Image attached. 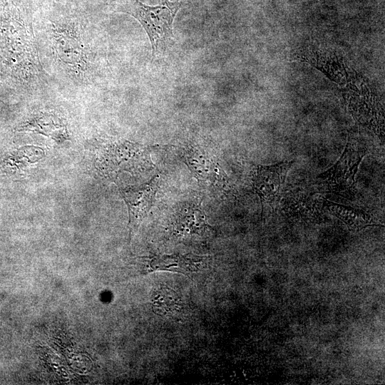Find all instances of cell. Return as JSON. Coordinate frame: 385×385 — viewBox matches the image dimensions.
<instances>
[{"instance_id": "cell-1", "label": "cell", "mask_w": 385, "mask_h": 385, "mask_svg": "<svg viewBox=\"0 0 385 385\" xmlns=\"http://www.w3.org/2000/svg\"><path fill=\"white\" fill-rule=\"evenodd\" d=\"M181 4L179 1L164 0L158 6H148L139 0H130L118 9L137 19L150 38L153 56L165 51L171 42L173 24Z\"/></svg>"}, {"instance_id": "cell-2", "label": "cell", "mask_w": 385, "mask_h": 385, "mask_svg": "<svg viewBox=\"0 0 385 385\" xmlns=\"http://www.w3.org/2000/svg\"><path fill=\"white\" fill-rule=\"evenodd\" d=\"M366 152V148L363 143L349 136L338 160L317 177L319 184L337 194L352 192L359 164Z\"/></svg>"}, {"instance_id": "cell-3", "label": "cell", "mask_w": 385, "mask_h": 385, "mask_svg": "<svg viewBox=\"0 0 385 385\" xmlns=\"http://www.w3.org/2000/svg\"><path fill=\"white\" fill-rule=\"evenodd\" d=\"M292 161H283L270 165H257L253 170V188L262 205L274 208Z\"/></svg>"}, {"instance_id": "cell-4", "label": "cell", "mask_w": 385, "mask_h": 385, "mask_svg": "<svg viewBox=\"0 0 385 385\" xmlns=\"http://www.w3.org/2000/svg\"><path fill=\"white\" fill-rule=\"evenodd\" d=\"M186 163L197 180L209 186L225 189L228 180L220 165L207 154L190 148L185 153Z\"/></svg>"}, {"instance_id": "cell-5", "label": "cell", "mask_w": 385, "mask_h": 385, "mask_svg": "<svg viewBox=\"0 0 385 385\" xmlns=\"http://www.w3.org/2000/svg\"><path fill=\"white\" fill-rule=\"evenodd\" d=\"M173 227L174 233L178 236H203L211 231V226L198 202H190L180 206L174 214Z\"/></svg>"}, {"instance_id": "cell-6", "label": "cell", "mask_w": 385, "mask_h": 385, "mask_svg": "<svg viewBox=\"0 0 385 385\" xmlns=\"http://www.w3.org/2000/svg\"><path fill=\"white\" fill-rule=\"evenodd\" d=\"M157 190V181L122 191L128 207L131 229L137 227L153 206Z\"/></svg>"}, {"instance_id": "cell-7", "label": "cell", "mask_w": 385, "mask_h": 385, "mask_svg": "<svg viewBox=\"0 0 385 385\" xmlns=\"http://www.w3.org/2000/svg\"><path fill=\"white\" fill-rule=\"evenodd\" d=\"M204 257L192 255H163L153 257L149 264L150 271L165 270L186 275L198 271Z\"/></svg>"}, {"instance_id": "cell-8", "label": "cell", "mask_w": 385, "mask_h": 385, "mask_svg": "<svg viewBox=\"0 0 385 385\" xmlns=\"http://www.w3.org/2000/svg\"><path fill=\"white\" fill-rule=\"evenodd\" d=\"M322 203L327 211L340 219L351 230L358 231L374 224L370 215L361 210L335 203L327 199H324Z\"/></svg>"}, {"instance_id": "cell-9", "label": "cell", "mask_w": 385, "mask_h": 385, "mask_svg": "<svg viewBox=\"0 0 385 385\" xmlns=\"http://www.w3.org/2000/svg\"><path fill=\"white\" fill-rule=\"evenodd\" d=\"M175 294L172 291L163 289L153 299V309L159 314H167L176 309L178 302Z\"/></svg>"}, {"instance_id": "cell-10", "label": "cell", "mask_w": 385, "mask_h": 385, "mask_svg": "<svg viewBox=\"0 0 385 385\" xmlns=\"http://www.w3.org/2000/svg\"><path fill=\"white\" fill-rule=\"evenodd\" d=\"M8 5V0H0V14L3 13L6 6Z\"/></svg>"}]
</instances>
